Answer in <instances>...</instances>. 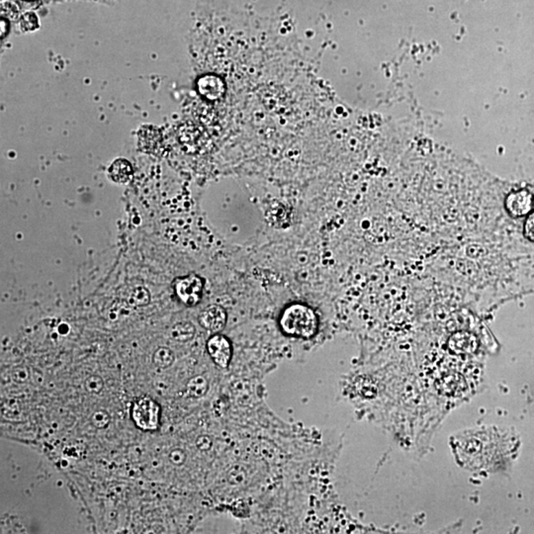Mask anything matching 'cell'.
<instances>
[{
    "label": "cell",
    "mask_w": 534,
    "mask_h": 534,
    "mask_svg": "<svg viewBox=\"0 0 534 534\" xmlns=\"http://www.w3.org/2000/svg\"><path fill=\"white\" fill-rule=\"evenodd\" d=\"M279 325L287 336L311 338L317 334L318 322L313 310L306 305L295 303L284 310Z\"/></svg>",
    "instance_id": "obj_1"
},
{
    "label": "cell",
    "mask_w": 534,
    "mask_h": 534,
    "mask_svg": "<svg viewBox=\"0 0 534 534\" xmlns=\"http://www.w3.org/2000/svg\"><path fill=\"white\" fill-rule=\"evenodd\" d=\"M132 421L143 432L158 430L161 419V407L154 399L143 396L134 401L131 407Z\"/></svg>",
    "instance_id": "obj_2"
},
{
    "label": "cell",
    "mask_w": 534,
    "mask_h": 534,
    "mask_svg": "<svg viewBox=\"0 0 534 534\" xmlns=\"http://www.w3.org/2000/svg\"><path fill=\"white\" fill-rule=\"evenodd\" d=\"M174 288L178 299L188 307H193L200 302L203 294L204 280L200 276L192 275L176 278Z\"/></svg>",
    "instance_id": "obj_3"
},
{
    "label": "cell",
    "mask_w": 534,
    "mask_h": 534,
    "mask_svg": "<svg viewBox=\"0 0 534 534\" xmlns=\"http://www.w3.org/2000/svg\"><path fill=\"white\" fill-rule=\"evenodd\" d=\"M207 351L215 364L227 368L230 364L233 356L232 345L223 334H215L207 342Z\"/></svg>",
    "instance_id": "obj_4"
},
{
    "label": "cell",
    "mask_w": 534,
    "mask_h": 534,
    "mask_svg": "<svg viewBox=\"0 0 534 534\" xmlns=\"http://www.w3.org/2000/svg\"><path fill=\"white\" fill-rule=\"evenodd\" d=\"M198 322L202 327L211 332L219 334L223 331L227 324V313L223 307L218 305H211L201 312Z\"/></svg>",
    "instance_id": "obj_5"
},
{
    "label": "cell",
    "mask_w": 534,
    "mask_h": 534,
    "mask_svg": "<svg viewBox=\"0 0 534 534\" xmlns=\"http://www.w3.org/2000/svg\"><path fill=\"white\" fill-rule=\"evenodd\" d=\"M533 206V195L526 190L511 193L506 199L507 211L513 217L526 216L531 212Z\"/></svg>",
    "instance_id": "obj_6"
},
{
    "label": "cell",
    "mask_w": 534,
    "mask_h": 534,
    "mask_svg": "<svg viewBox=\"0 0 534 534\" xmlns=\"http://www.w3.org/2000/svg\"><path fill=\"white\" fill-rule=\"evenodd\" d=\"M198 89L204 97L211 100L221 97L225 91L223 82L215 76L202 78L198 82Z\"/></svg>",
    "instance_id": "obj_7"
},
{
    "label": "cell",
    "mask_w": 534,
    "mask_h": 534,
    "mask_svg": "<svg viewBox=\"0 0 534 534\" xmlns=\"http://www.w3.org/2000/svg\"><path fill=\"white\" fill-rule=\"evenodd\" d=\"M109 176L114 183H127L133 176L131 163L126 159H119L112 163L109 168Z\"/></svg>",
    "instance_id": "obj_8"
},
{
    "label": "cell",
    "mask_w": 534,
    "mask_h": 534,
    "mask_svg": "<svg viewBox=\"0 0 534 534\" xmlns=\"http://www.w3.org/2000/svg\"><path fill=\"white\" fill-rule=\"evenodd\" d=\"M209 383L207 379L202 375L195 376L188 381L186 385V393L192 398H201L207 394Z\"/></svg>",
    "instance_id": "obj_9"
},
{
    "label": "cell",
    "mask_w": 534,
    "mask_h": 534,
    "mask_svg": "<svg viewBox=\"0 0 534 534\" xmlns=\"http://www.w3.org/2000/svg\"><path fill=\"white\" fill-rule=\"evenodd\" d=\"M195 327L189 322H181L172 329V336L176 342H190L195 336Z\"/></svg>",
    "instance_id": "obj_10"
},
{
    "label": "cell",
    "mask_w": 534,
    "mask_h": 534,
    "mask_svg": "<svg viewBox=\"0 0 534 534\" xmlns=\"http://www.w3.org/2000/svg\"><path fill=\"white\" fill-rule=\"evenodd\" d=\"M174 351L168 347H159L154 351V356H152V362L159 369H165L172 367L174 364Z\"/></svg>",
    "instance_id": "obj_11"
},
{
    "label": "cell",
    "mask_w": 534,
    "mask_h": 534,
    "mask_svg": "<svg viewBox=\"0 0 534 534\" xmlns=\"http://www.w3.org/2000/svg\"><path fill=\"white\" fill-rule=\"evenodd\" d=\"M150 302V294L145 287H137L129 298V304L133 307L148 306Z\"/></svg>",
    "instance_id": "obj_12"
},
{
    "label": "cell",
    "mask_w": 534,
    "mask_h": 534,
    "mask_svg": "<svg viewBox=\"0 0 534 534\" xmlns=\"http://www.w3.org/2000/svg\"><path fill=\"white\" fill-rule=\"evenodd\" d=\"M92 426H95L96 428L103 430L106 428L110 425L111 421V417L107 410H98L92 414L91 417Z\"/></svg>",
    "instance_id": "obj_13"
},
{
    "label": "cell",
    "mask_w": 534,
    "mask_h": 534,
    "mask_svg": "<svg viewBox=\"0 0 534 534\" xmlns=\"http://www.w3.org/2000/svg\"><path fill=\"white\" fill-rule=\"evenodd\" d=\"M84 388L91 394H100L104 388V381L100 376L91 375L84 381Z\"/></svg>",
    "instance_id": "obj_14"
},
{
    "label": "cell",
    "mask_w": 534,
    "mask_h": 534,
    "mask_svg": "<svg viewBox=\"0 0 534 534\" xmlns=\"http://www.w3.org/2000/svg\"><path fill=\"white\" fill-rule=\"evenodd\" d=\"M11 378L18 384L26 383L30 378V370L25 365H18V367L13 368L12 372H11Z\"/></svg>",
    "instance_id": "obj_15"
},
{
    "label": "cell",
    "mask_w": 534,
    "mask_h": 534,
    "mask_svg": "<svg viewBox=\"0 0 534 534\" xmlns=\"http://www.w3.org/2000/svg\"><path fill=\"white\" fill-rule=\"evenodd\" d=\"M168 459H170V463L174 464V465L181 466L185 463L186 459H187V454L183 450L176 448V450L170 451Z\"/></svg>",
    "instance_id": "obj_16"
},
{
    "label": "cell",
    "mask_w": 534,
    "mask_h": 534,
    "mask_svg": "<svg viewBox=\"0 0 534 534\" xmlns=\"http://www.w3.org/2000/svg\"><path fill=\"white\" fill-rule=\"evenodd\" d=\"M195 444H196V448H198L199 450L208 451L212 448L213 441L210 437L203 434L197 437L196 443H195Z\"/></svg>",
    "instance_id": "obj_17"
},
{
    "label": "cell",
    "mask_w": 534,
    "mask_h": 534,
    "mask_svg": "<svg viewBox=\"0 0 534 534\" xmlns=\"http://www.w3.org/2000/svg\"><path fill=\"white\" fill-rule=\"evenodd\" d=\"M524 235L529 241L534 242V212L527 217L524 224Z\"/></svg>",
    "instance_id": "obj_18"
},
{
    "label": "cell",
    "mask_w": 534,
    "mask_h": 534,
    "mask_svg": "<svg viewBox=\"0 0 534 534\" xmlns=\"http://www.w3.org/2000/svg\"><path fill=\"white\" fill-rule=\"evenodd\" d=\"M233 473L229 474V480L232 482V484H240L242 482V478H244V472H242L240 469H233Z\"/></svg>",
    "instance_id": "obj_19"
}]
</instances>
